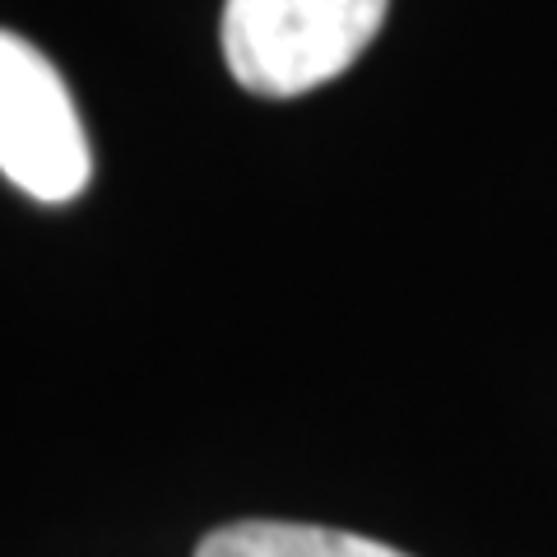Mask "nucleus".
<instances>
[{
  "instance_id": "1",
  "label": "nucleus",
  "mask_w": 557,
  "mask_h": 557,
  "mask_svg": "<svg viewBox=\"0 0 557 557\" xmlns=\"http://www.w3.org/2000/svg\"><path fill=\"white\" fill-rule=\"evenodd\" d=\"M386 5L391 0H228L223 61L260 98L311 94L368 51Z\"/></svg>"
},
{
  "instance_id": "2",
  "label": "nucleus",
  "mask_w": 557,
  "mask_h": 557,
  "mask_svg": "<svg viewBox=\"0 0 557 557\" xmlns=\"http://www.w3.org/2000/svg\"><path fill=\"white\" fill-rule=\"evenodd\" d=\"M0 172L42 205L89 186V135L61 70L20 33L0 28Z\"/></svg>"
},
{
  "instance_id": "3",
  "label": "nucleus",
  "mask_w": 557,
  "mask_h": 557,
  "mask_svg": "<svg viewBox=\"0 0 557 557\" xmlns=\"http://www.w3.org/2000/svg\"><path fill=\"white\" fill-rule=\"evenodd\" d=\"M196 557H409L376 539L298 525V520H237L200 539Z\"/></svg>"
}]
</instances>
